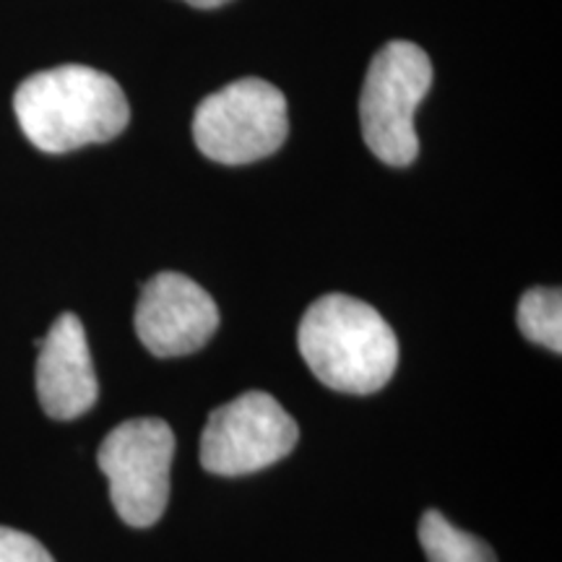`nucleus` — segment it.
Here are the masks:
<instances>
[{"mask_svg": "<svg viewBox=\"0 0 562 562\" xmlns=\"http://www.w3.org/2000/svg\"><path fill=\"white\" fill-rule=\"evenodd\" d=\"M24 136L47 154H66L121 136L131 108L121 83L89 66H58L21 81L13 94Z\"/></svg>", "mask_w": 562, "mask_h": 562, "instance_id": "obj_1", "label": "nucleus"}, {"mask_svg": "<svg viewBox=\"0 0 562 562\" xmlns=\"http://www.w3.org/2000/svg\"><path fill=\"white\" fill-rule=\"evenodd\" d=\"M302 360L328 389L368 396L385 389L398 368V339L368 302L326 294L302 315Z\"/></svg>", "mask_w": 562, "mask_h": 562, "instance_id": "obj_2", "label": "nucleus"}, {"mask_svg": "<svg viewBox=\"0 0 562 562\" xmlns=\"http://www.w3.org/2000/svg\"><path fill=\"white\" fill-rule=\"evenodd\" d=\"M430 87L432 63L414 42H389L372 58L360 97V121L364 144L385 165L406 167L417 159L414 112Z\"/></svg>", "mask_w": 562, "mask_h": 562, "instance_id": "obj_3", "label": "nucleus"}, {"mask_svg": "<svg viewBox=\"0 0 562 562\" xmlns=\"http://www.w3.org/2000/svg\"><path fill=\"white\" fill-rule=\"evenodd\" d=\"M286 100L263 79H240L209 94L193 117L203 157L220 165H250L271 157L286 140Z\"/></svg>", "mask_w": 562, "mask_h": 562, "instance_id": "obj_4", "label": "nucleus"}, {"mask_svg": "<svg viewBox=\"0 0 562 562\" xmlns=\"http://www.w3.org/2000/svg\"><path fill=\"white\" fill-rule=\"evenodd\" d=\"M175 432L165 419L136 417L112 430L97 453L110 501L133 529H149L170 503Z\"/></svg>", "mask_w": 562, "mask_h": 562, "instance_id": "obj_5", "label": "nucleus"}, {"mask_svg": "<svg viewBox=\"0 0 562 562\" xmlns=\"http://www.w3.org/2000/svg\"><path fill=\"white\" fill-rule=\"evenodd\" d=\"M300 427L271 393L248 391L211 412L201 435V463L211 474L243 476L294 451Z\"/></svg>", "mask_w": 562, "mask_h": 562, "instance_id": "obj_6", "label": "nucleus"}, {"mask_svg": "<svg viewBox=\"0 0 562 562\" xmlns=\"http://www.w3.org/2000/svg\"><path fill=\"white\" fill-rule=\"evenodd\" d=\"M133 326L154 357H186L216 334L220 307L193 279L161 271L140 290Z\"/></svg>", "mask_w": 562, "mask_h": 562, "instance_id": "obj_7", "label": "nucleus"}, {"mask_svg": "<svg viewBox=\"0 0 562 562\" xmlns=\"http://www.w3.org/2000/svg\"><path fill=\"white\" fill-rule=\"evenodd\" d=\"M37 344V396L42 409L53 419H79L100 396L81 321L74 313H63Z\"/></svg>", "mask_w": 562, "mask_h": 562, "instance_id": "obj_8", "label": "nucleus"}, {"mask_svg": "<svg viewBox=\"0 0 562 562\" xmlns=\"http://www.w3.org/2000/svg\"><path fill=\"white\" fill-rule=\"evenodd\" d=\"M419 542L427 562H497L487 542L467 533L438 510H427L419 521Z\"/></svg>", "mask_w": 562, "mask_h": 562, "instance_id": "obj_9", "label": "nucleus"}, {"mask_svg": "<svg viewBox=\"0 0 562 562\" xmlns=\"http://www.w3.org/2000/svg\"><path fill=\"white\" fill-rule=\"evenodd\" d=\"M518 328L526 339L539 347L552 349L554 355L562 351V294L550 286L524 292L518 302Z\"/></svg>", "mask_w": 562, "mask_h": 562, "instance_id": "obj_10", "label": "nucleus"}, {"mask_svg": "<svg viewBox=\"0 0 562 562\" xmlns=\"http://www.w3.org/2000/svg\"><path fill=\"white\" fill-rule=\"evenodd\" d=\"M0 562H55L30 533L0 526Z\"/></svg>", "mask_w": 562, "mask_h": 562, "instance_id": "obj_11", "label": "nucleus"}, {"mask_svg": "<svg viewBox=\"0 0 562 562\" xmlns=\"http://www.w3.org/2000/svg\"><path fill=\"white\" fill-rule=\"evenodd\" d=\"M186 3L195 5V9H216V5L229 3V0H186Z\"/></svg>", "mask_w": 562, "mask_h": 562, "instance_id": "obj_12", "label": "nucleus"}]
</instances>
